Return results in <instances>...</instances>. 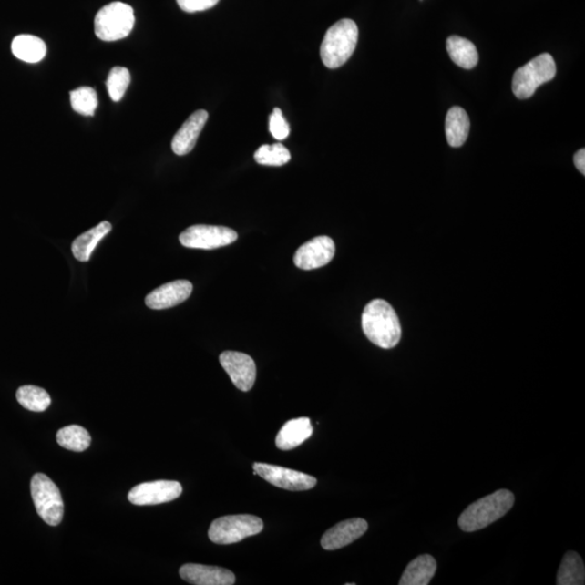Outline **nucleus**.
Returning a JSON list of instances; mask_svg holds the SVG:
<instances>
[{"mask_svg": "<svg viewBox=\"0 0 585 585\" xmlns=\"http://www.w3.org/2000/svg\"><path fill=\"white\" fill-rule=\"evenodd\" d=\"M363 330L375 345L390 349L401 340V325L397 313L386 301L375 300L365 306Z\"/></svg>", "mask_w": 585, "mask_h": 585, "instance_id": "nucleus-1", "label": "nucleus"}, {"mask_svg": "<svg viewBox=\"0 0 585 585\" xmlns=\"http://www.w3.org/2000/svg\"><path fill=\"white\" fill-rule=\"evenodd\" d=\"M514 502L515 497L509 490L493 492L470 504L458 518V526L466 532L484 529L507 515L514 507Z\"/></svg>", "mask_w": 585, "mask_h": 585, "instance_id": "nucleus-2", "label": "nucleus"}, {"mask_svg": "<svg viewBox=\"0 0 585 585\" xmlns=\"http://www.w3.org/2000/svg\"><path fill=\"white\" fill-rule=\"evenodd\" d=\"M358 37V26L353 20L343 19L333 25L321 44L320 55L323 65L329 68L345 65L357 47Z\"/></svg>", "mask_w": 585, "mask_h": 585, "instance_id": "nucleus-3", "label": "nucleus"}, {"mask_svg": "<svg viewBox=\"0 0 585 585\" xmlns=\"http://www.w3.org/2000/svg\"><path fill=\"white\" fill-rule=\"evenodd\" d=\"M134 26V9L120 2L106 5L95 18L96 36L103 42H117L128 37Z\"/></svg>", "mask_w": 585, "mask_h": 585, "instance_id": "nucleus-4", "label": "nucleus"}, {"mask_svg": "<svg viewBox=\"0 0 585 585\" xmlns=\"http://www.w3.org/2000/svg\"><path fill=\"white\" fill-rule=\"evenodd\" d=\"M556 63L549 54L536 56L518 68L513 77V93L520 100L529 99L538 87L556 77Z\"/></svg>", "mask_w": 585, "mask_h": 585, "instance_id": "nucleus-5", "label": "nucleus"}, {"mask_svg": "<svg viewBox=\"0 0 585 585\" xmlns=\"http://www.w3.org/2000/svg\"><path fill=\"white\" fill-rule=\"evenodd\" d=\"M263 529L260 518L253 515H229L217 518L211 523L209 537L211 542L228 546L244 539L256 536Z\"/></svg>", "mask_w": 585, "mask_h": 585, "instance_id": "nucleus-6", "label": "nucleus"}, {"mask_svg": "<svg viewBox=\"0 0 585 585\" xmlns=\"http://www.w3.org/2000/svg\"><path fill=\"white\" fill-rule=\"evenodd\" d=\"M31 493L36 512L46 524L58 526L65 514L59 488L45 474H36L31 481Z\"/></svg>", "mask_w": 585, "mask_h": 585, "instance_id": "nucleus-7", "label": "nucleus"}, {"mask_svg": "<svg viewBox=\"0 0 585 585\" xmlns=\"http://www.w3.org/2000/svg\"><path fill=\"white\" fill-rule=\"evenodd\" d=\"M238 239V233L227 227L197 225L188 228L180 234V241L189 249L214 250L231 245Z\"/></svg>", "mask_w": 585, "mask_h": 585, "instance_id": "nucleus-8", "label": "nucleus"}, {"mask_svg": "<svg viewBox=\"0 0 585 585\" xmlns=\"http://www.w3.org/2000/svg\"><path fill=\"white\" fill-rule=\"evenodd\" d=\"M253 468L255 475L261 476L269 484L281 488V489L307 491L317 485V479L313 476L297 472L294 469L272 466V464L266 463H254Z\"/></svg>", "mask_w": 585, "mask_h": 585, "instance_id": "nucleus-9", "label": "nucleus"}, {"mask_svg": "<svg viewBox=\"0 0 585 585\" xmlns=\"http://www.w3.org/2000/svg\"><path fill=\"white\" fill-rule=\"evenodd\" d=\"M182 493V487L178 481L157 480L135 486L130 490L128 500L134 506H157L176 500Z\"/></svg>", "mask_w": 585, "mask_h": 585, "instance_id": "nucleus-10", "label": "nucleus"}, {"mask_svg": "<svg viewBox=\"0 0 585 585\" xmlns=\"http://www.w3.org/2000/svg\"><path fill=\"white\" fill-rule=\"evenodd\" d=\"M221 364L231 378L235 387L250 392L256 381V364L249 354L225 352L221 354Z\"/></svg>", "mask_w": 585, "mask_h": 585, "instance_id": "nucleus-11", "label": "nucleus"}, {"mask_svg": "<svg viewBox=\"0 0 585 585\" xmlns=\"http://www.w3.org/2000/svg\"><path fill=\"white\" fill-rule=\"evenodd\" d=\"M335 255V244L329 237H317L308 241L297 250L294 256L296 267L313 271L328 265Z\"/></svg>", "mask_w": 585, "mask_h": 585, "instance_id": "nucleus-12", "label": "nucleus"}, {"mask_svg": "<svg viewBox=\"0 0 585 585\" xmlns=\"http://www.w3.org/2000/svg\"><path fill=\"white\" fill-rule=\"evenodd\" d=\"M369 525L363 518H352L332 527L321 539V547L326 550H335L349 546L363 537Z\"/></svg>", "mask_w": 585, "mask_h": 585, "instance_id": "nucleus-13", "label": "nucleus"}, {"mask_svg": "<svg viewBox=\"0 0 585 585\" xmlns=\"http://www.w3.org/2000/svg\"><path fill=\"white\" fill-rule=\"evenodd\" d=\"M193 290L191 282L177 280L154 290L146 297V305L154 311H162L180 305L190 297Z\"/></svg>", "mask_w": 585, "mask_h": 585, "instance_id": "nucleus-14", "label": "nucleus"}, {"mask_svg": "<svg viewBox=\"0 0 585 585\" xmlns=\"http://www.w3.org/2000/svg\"><path fill=\"white\" fill-rule=\"evenodd\" d=\"M180 577L195 585H232L234 573L226 568L200 564H186L180 570Z\"/></svg>", "mask_w": 585, "mask_h": 585, "instance_id": "nucleus-15", "label": "nucleus"}, {"mask_svg": "<svg viewBox=\"0 0 585 585\" xmlns=\"http://www.w3.org/2000/svg\"><path fill=\"white\" fill-rule=\"evenodd\" d=\"M208 119L209 113L205 110H199L183 123L171 141V149L177 156H186L193 150Z\"/></svg>", "mask_w": 585, "mask_h": 585, "instance_id": "nucleus-16", "label": "nucleus"}, {"mask_svg": "<svg viewBox=\"0 0 585 585\" xmlns=\"http://www.w3.org/2000/svg\"><path fill=\"white\" fill-rule=\"evenodd\" d=\"M313 430L311 420L308 417L295 418V420L285 423L281 428L277 438H275V445L278 449L283 451L295 449L312 437Z\"/></svg>", "mask_w": 585, "mask_h": 585, "instance_id": "nucleus-17", "label": "nucleus"}, {"mask_svg": "<svg viewBox=\"0 0 585 585\" xmlns=\"http://www.w3.org/2000/svg\"><path fill=\"white\" fill-rule=\"evenodd\" d=\"M437 570V561L432 555H421L406 566L400 585H427Z\"/></svg>", "mask_w": 585, "mask_h": 585, "instance_id": "nucleus-18", "label": "nucleus"}, {"mask_svg": "<svg viewBox=\"0 0 585 585\" xmlns=\"http://www.w3.org/2000/svg\"><path fill=\"white\" fill-rule=\"evenodd\" d=\"M112 231V225L108 221H102L99 225L90 229L87 232L79 235L72 244V253L79 262H88L91 254L94 253L96 246L100 241Z\"/></svg>", "mask_w": 585, "mask_h": 585, "instance_id": "nucleus-19", "label": "nucleus"}, {"mask_svg": "<svg viewBox=\"0 0 585 585\" xmlns=\"http://www.w3.org/2000/svg\"><path fill=\"white\" fill-rule=\"evenodd\" d=\"M470 122L467 113L461 107L450 108L446 118V136L449 146L462 147L467 140Z\"/></svg>", "mask_w": 585, "mask_h": 585, "instance_id": "nucleus-20", "label": "nucleus"}, {"mask_svg": "<svg viewBox=\"0 0 585 585\" xmlns=\"http://www.w3.org/2000/svg\"><path fill=\"white\" fill-rule=\"evenodd\" d=\"M446 50L457 66L472 70L478 65L479 56L476 46L468 39L453 36L446 39Z\"/></svg>", "mask_w": 585, "mask_h": 585, "instance_id": "nucleus-21", "label": "nucleus"}, {"mask_svg": "<svg viewBox=\"0 0 585 585\" xmlns=\"http://www.w3.org/2000/svg\"><path fill=\"white\" fill-rule=\"evenodd\" d=\"M15 58L26 63H38L47 54V46L43 39L33 36H19L11 44Z\"/></svg>", "mask_w": 585, "mask_h": 585, "instance_id": "nucleus-22", "label": "nucleus"}, {"mask_svg": "<svg viewBox=\"0 0 585 585\" xmlns=\"http://www.w3.org/2000/svg\"><path fill=\"white\" fill-rule=\"evenodd\" d=\"M585 583V567L581 556L573 550L567 552L558 573V585H583Z\"/></svg>", "mask_w": 585, "mask_h": 585, "instance_id": "nucleus-23", "label": "nucleus"}, {"mask_svg": "<svg viewBox=\"0 0 585 585\" xmlns=\"http://www.w3.org/2000/svg\"><path fill=\"white\" fill-rule=\"evenodd\" d=\"M56 441L67 450L83 452L89 448L91 437L87 429L78 426L63 427L56 434Z\"/></svg>", "mask_w": 585, "mask_h": 585, "instance_id": "nucleus-24", "label": "nucleus"}, {"mask_svg": "<svg viewBox=\"0 0 585 585\" xmlns=\"http://www.w3.org/2000/svg\"><path fill=\"white\" fill-rule=\"evenodd\" d=\"M16 400L26 410L33 412H43L49 408L51 404L50 395L45 389L26 385L16 392Z\"/></svg>", "mask_w": 585, "mask_h": 585, "instance_id": "nucleus-25", "label": "nucleus"}, {"mask_svg": "<svg viewBox=\"0 0 585 585\" xmlns=\"http://www.w3.org/2000/svg\"><path fill=\"white\" fill-rule=\"evenodd\" d=\"M74 111L84 117H94L98 108V96L91 87H80L70 93Z\"/></svg>", "mask_w": 585, "mask_h": 585, "instance_id": "nucleus-26", "label": "nucleus"}, {"mask_svg": "<svg viewBox=\"0 0 585 585\" xmlns=\"http://www.w3.org/2000/svg\"><path fill=\"white\" fill-rule=\"evenodd\" d=\"M255 160L258 164L266 166H283L291 159V153L282 143L262 146L255 152Z\"/></svg>", "mask_w": 585, "mask_h": 585, "instance_id": "nucleus-27", "label": "nucleus"}, {"mask_svg": "<svg viewBox=\"0 0 585 585\" xmlns=\"http://www.w3.org/2000/svg\"><path fill=\"white\" fill-rule=\"evenodd\" d=\"M130 79L128 68L123 67H114L110 73H108L106 83L107 89L108 96L111 97L114 102L122 100L126 90L128 89Z\"/></svg>", "mask_w": 585, "mask_h": 585, "instance_id": "nucleus-28", "label": "nucleus"}, {"mask_svg": "<svg viewBox=\"0 0 585 585\" xmlns=\"http://www.w3.org/2000/svg\"><path fill=\"white\" fill-rule=\"evenodd\" d=\"M269 130L274 139L279 141L286 139L290 135V125L286 122L282 111L279 108H275L271 119H269Z\"/></svg>", "mask_w": 585, "mask_h": 585, "instance_id": "nucleus-29", "label": "nucleus"}, {"mask_svg": "<svg viewBox=\"0 0 585 585\" xmlns=\"http://www.w3.org/2000/svg\"><path fill=\"white\" fill-rule=\"evenodd\" d=\"M220 0H177L178 5L185 13L193 14L215 7Z\"/></svg>", "mask_w": 585, "mask_h": 585, "instance_id": "nucleus-30", "label": "nucleus"}, {"mask_svg": "<svg viewBox=\"0 0 585 585\" xmlns=\"http://www.w3.org/2000/svg\"><path fill=\"white\" fill-rule=\"evenodd\" d=\"M573 160H575V165L576 168L578 169L579 171L582 175H585V150L584 149H581V150H579L575 154V158H573Z\"/></svg>", "mask_w": 585, "mask_h": 585, "instance_id": "nucleus-31", "label": "nucleus"}]
</instances>
